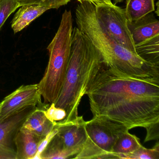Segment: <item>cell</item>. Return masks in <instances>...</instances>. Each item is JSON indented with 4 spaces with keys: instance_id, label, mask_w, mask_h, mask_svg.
Here are the masks:
<instances>
[{
    "instance_id": "6da1fadb",
    "label": "cell",
    "mask_w": 159,
    "mask_h": 159,
    "mask_svg": "<svg viewBox=\"0 0 159 159\" xmlns=\"http://www.w3.org/2000/svg\"><path fill=\"white\" fill-rule=\"evenodd\" d=\"M86 95L93 117L129 129L159 122V78H140L104 65Z\"/></svg>"
},
{
    "instance_id": "7a4b0ae2",
    "label": "cell",
    "mask_w": 159,
    "mask_h": 159,
    "mask_svg": "<svg viewBox=\"0 0 159 159\" xmlns=\"http://www.w3.org/2000/svg\"><path fill=\"white\" fill-rule=\"evenodd\" d=\"M75 20L77 28L99 52L105 66L134 77L159 78V66L124 48L111 37L98 20L93 3H80L75 10Z\"/></svg>"
},
{
    "instance_id": "3957f363",
    "label": "cell",
    "mask_w": 159,
    "mask_h": 159,
    "mask_svg": "<svg viewBox=\"0 0 159 159\" xmlns=\"http://www.w3.org/2000/svg\"><path fill=\"white\" fill-rule=\"evenodd\" d=\"M104 66L99 52L77 27H74L66 73L60 94L54 103L56 107L66 111L65 120L78 116L83 97Z\"/></svg>"
},
{
    "instance_id": "277c9868",
    "label": "cell",
    "mask_w": 159,
    "mask_h": 159,
    "mask_svg": "<svg viewBox=\"0 0 159 159\" xmlns=\"http://www.w3.org/2000/svg\"><path fill=\"white\" fill-rule=\"evenodd\" d=\"M73 29L71 11L66 10L58 30L47 47L49 61L44 75L38 84L44 104L55 103L60 94L69 61Z\"/></svg>"
},
{
    "instance_id": "5b68a950",
    "label": "cell",
    "mask_w": 159,
    "mask_h": 159,
    "mask_svg": "<svg viewBox=\"0 0 159 159\" xmlns=\"http://www.w3.org/2000/svg\"><path fill=\"white\" fill-rule=\"evenodd\" d=\"M86 139L74 159H116L112 148L116 140L130 129L124 125L101 117L85 123Z\"/></svg>"
},
{
    "instance_id": "8992f818",
    "label": "cell",
    "mask_w": 159,
    "mask_h": 159,
    "mask_svg": "<svg viewBox=\"0 0 159 159\" xmlns=\"http://www.w3.org/2000/svg\"><path fill=\"white\" fill-rule=\"evenodd\" d=\"M94 6L98 20L111 37L124 48L137 54L125 9L112 3Z\"/></svg>"
},
{
    "instance_id": "52a82bcc",
    "label": "cell",
    "mask_w": 159,
    "mask_h": 159,
    "mask_svg": "<svg viewBox=\"0 0 159 159\" xmlns=\"http://www.w3.org/2000/svg\"><path fill=\"white\" fill-rule=\"evenodd\" d=\"M85 123L83 116L69 120L56 122L54 127L57 133L54 138L66 150L74 157L81 151L86 139Z\"/></svg>"
},
{
    "instance_id": "ba28073f",
    "label": "cell",
    "mask_w": 159,
    "mask_h": 159,
    "mask_svg": "<svg viewBox=\"0 0 159 159\" xmlns=\"http://www.w3.org/2000/svg\"><path fill=\"white\" fill-rule=\"evenodd\" d=\"M0 103V123L25 108L42 106L38 84L21 85Z\"/></svg>"
},
{
    "instance_id": "9c48e42d",
    "label": "cell",
    "mask_w": 159,
    "mask_h": 159,
    "mask_svg": "<svg viewBox=\"0 0 159 159\" xmlns=\"http://www.w3.org/2000/svg\"><path fill=\"white\" fill-rule=\"evenodd\" d=\"M37 107L25 108L0 123V159H16L15 139L26 119Z\"/></svg>"
},
{
    "instance_id": "30bf717a",
    "label": "cell",
    "mask_w": 159,
    "mask_h": 159,
    "mask_svg": "<svg viewBox=\"0 0 159 159\" xmlns=\"http://www.w3.org/2000/svg\"><path fill=\"white\" fill-rule=\"evenodd\" d=\"M128 26L135 47L149 39L159 36V21L152 12L137 21H128Z\"/></svg>"
},
{
    "instance_id": "8fae6325",
    "label": "cell",
    "mask_w": 159,
    "mask_h": 159,
    "mask_svg": "<svg viewBox=\"0 0 159 159\" xmlns=\"http://www.w3.org/2000/svg\"><path fill=\"white\" fill-rule=\"evenodd\" d=\"M43 138L27 130L20 129L15 139L16 159H34Z\"/></svg>"
},
{
    "instance_id": "7c38bea8",
    "label": "cell",
    "mask_w": 159,
    "mask_h": 159,
    "mask_svg": "<svg viewBox=\"0 0 159 159\" xmlns=\"http://www.w3.org/2000/svg\"><path fill=\"white\" fill-rule=\"evenodd\" d=\"M45 109L37 107L26 119L21 129L43 138L50 134L56 122H53L47 118L44 113Z\"/></svg>"
},
{
    "instance_id": "4fadbf2b",
    "label": "cell",
    "mask_w": 159,
    "mask_h": 159,
    "mask_svg": "<svg viewBox=\"0 0 159 159\" xmlns=\"http://www.w3.org/2000/svg\"><path fill=\"white\" fill-rule=\"evenodd\" d=\"M21 7L11 22V28L15 34L23 30L32 21L50 10L47 7L38 5H26Z\"/></svg>"
},
{
    "instance_id": "5bb4252c",
    "label": "cell",
    "mask_w": 159,
    "mask_h": 159,
    "mask_svg": "<svg viewBox=\"0 0 159 159\" xmlns=\"http://www.w3.org/2000/svg\"><path fill=\"white\" fill-rule=\"evenodd\" d=\"M154 10V0H126L125 11L129 22L137 21Z\"/></svg>"
},
{
    "instance_id": "9a60e30c",
    "label": "cell",
    "mask_w": 159,
    "mask_h": 159,
    "mask_svg": "<svg viewBox=\"0 0 159 159\" xmlns=\"http://www.w3.org/2000/svg\"><path fill=\"white\" fill-rule=\"evenodd\" d=\"M141 146L139 139L128 131L124 133L117 139L113 145L111 152L116 159H121L124 155L133 153Z\"/></svg>"
},
{
    "instance_id": "2e32d148",
    "label": "cell",
    "mask_w": 159,
    "mask_h": 159,
    "mask_svg": "<svg viewBox=\"0 0 159 159\" xmlns=\"http://www.w3.org/2000/svg\"><path fill=\"white\" fill-rule=\"evenodd\" d=\"M135 50L142 59L159 66V36L136 45Z\"/></svg>"
},
{
    "instance_id": "e0dca14e",
    "label": "cell",
    "mask_w": 159,
    "mask_h": 159,
    "mask_svg": "<svg viewBox=\"0 0 159 159\" xmlns=\"http://www.w3.org/2000/svg\"><path fill=\"white\" fill-rule=\"evenodd\" d=\"M159 159V142L157 141L152 148L148 149L143 146L133 153L124 155L121 159Z\"/></svg>"
},
{
    "instance_id": "ac0fdd59",
    "label": "cell",
    "mask_w": 159,
    "mask_h": 159,
    "mask_svg": "<svg viewBox=\"0 0 159 159\" xmlns=\"http://www.w3.org/2000/svg\"><path fill=\"white\" fill-rule=\"evenodd\" d=\"M20 7L17 0H0V30L7 18Z\"/></svg>"
},
{
    "instance_id": "d6986e66",
    "label": "cell",
    "mask_w": 159,
    "mask_h": 159,
    "mask_svg": "<svg viewBox=\"0 0 159 159\" xmlns=\"http://www.w3.org/2000/svg\"><path fill=\"white\" fill-rule=\"evenodd\" d=\"M71 0H17L20 7L26 5H38L49 9H58L67 4Z\"/></svg>"
},
{
    "instance_id": "ffe728a7",
    "label": "cell",
    "mask_w": 159,
    "mask_h": 159,
    "mask_svg": "<svg viewBox=\"0 0 159 159\" xmlns=\"http://www.w3.org/2000/svg\"><path fill=\"white\" fill-rule=\"evenodd\" d=\"M45 115L50 120L53 122L63 120L66 118L67 113L64 109L57 107L54 103L49 105L44 110Z\"/></svg>"
},
{
    "instance_id": "44dd1931",
    "label": "cell",
    "mask_w": 159,
    "mask_h": 159,
    "mask_svg": "<svg viewBox=\"0 0 159 159\" xmlns=\"http://www.w3.org/2000/svg\"><path fill=\"white\" fill-rule=\"evenodd\" d=\"M57 130L54 127L53 130L43 138L39 146L38 152L34 159H40L41 154L43 152L50 141L52 139L54 136L57 134Z\"/></svg>"
},
{
    "instance_id": "7402d4cb",
    "label": "cell",
    "mask_w": 159,
    "mask_h": 159,
    "mask_svg": "<svg viewBox=\"0 0 159 159\" xmlns=\"http://www.w3.org/2000/svg\"><path fill=\"white\" fill-rule=\"evenodd\" d=\"M146 129L147 130V135L144 142H148L150 140H158L159 137V122L153 124L148 126Z\"/></svg>"
},
{
    "instance_id": "603a6c76",
    "label": "cell",
    "mask_w": 159,
    "mask_h": 159,
    "mask_svg": "<svg viewBox=\"0 0 159 159\" xmlns=\"http://www.w3.org/2000/svg\"><path fill=\"white\" fill-rule=\"evenodd\" d=\"M80 3L84 2H91L94 5H98V4H102V3H111V0H77Z\"/></svg>"
},
{
    "instance_id": "cb8c5ba5",
    "label": "cell",
    "mask_w": 159,
    "mask_h": 159,
    "mask_svg": "<svg viewBox=\"0 0 159 159\" xmlns=\"http://www.w3.org/2000/svg\"><path fill=\"white\" fill-rule=\"evenodd\" d=\"M159 1H158L157 2L155 3V6H156V10H155V11H155V13L156 14V15H157V16H159Z\"/></svg>"
},
{
    "instance_id": "d4e9b609",
    "label": "cell",
    "mask_w": 159,
    "mask_h": 159,
    "mask_svg": "<svg viewBox=\"0 0 159 159\" xmlns=\"http://www.w3.org/2000/svg\"><path fill=\"white\" fill-rule=\"evenodd\" d=\"M124 0H113V2H114V4H116L118 3H120V2H123Z\"/></svg>"
},
{
    "instance_id": "484cf974",
    "label": "cell",
    "mask_w": 159,
    "mask_h": 159,
    "mask_svg": "<svg viewBox=\"0 0 159 159\" xmlns=\"http://www.w3.org/2000/svg\"><path fill=\"white\" fill-rule=\"evenodd\" d=\"M0 106H1V103H0Z\"/></svg>"
}]
</instances>
